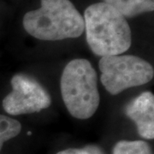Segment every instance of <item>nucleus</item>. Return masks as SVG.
I'll return each mask as SVG.
<instances>
[{
    "instance_id": "nucleus-1",
    "label": "nucleus",
    "mask_w": 154,
    "mask_h": 154,
    "mask_svg": "<svg viewBox=\"0 0 154 154\" xmlns=\"http://www.w3.org/2000/svg\"><path fill=\"white\" fill-rule=\"evenodd\" d=\"M88 44L100 57L119 55L131 45V29L125 17L111 6L97 3L84 13Z\"/></svg>"
},
{
    "instance_id": "nucleus-4",
    "label": "nucleus",
    "mask_w": 154,
    "mask_h": 154,
    "mask_svg": "<svg viewBox=\"0 0 154 154\" xmlns=\"http://www.w3.org/2000/svg\"><path fill=\"white\" fill-rule=\"evenodd\" d=\"M99 67L101 82L112 95L146 84L154 75L153 68L148 62L133 55L102 57Z\"/></svg>"
},
{
    "instance_id": "nucleus-5",
    "label": "nucleus",
    "mask_w": 154,
    "mask_h": 154,
    "mask_svg": "<svg viewBox=\"0 0 154 154\" xmlns=\"http://www.w3.org/2000/svg\"><path fill=\"white\" fill-rule=\"evenodd\" d=\"M11 93L3 100V107L10 115L35 113L51 105L49 94L31 77L16 75L11 79Z\"/></svg>"
},
{
    "instance_id": "nucleus-10",
    "label": "nucleus",
    "mask_w": 154,
    "mask_h": 154,
    "mask_svg": "<svg viewBox=\"0 0 154 154\" xmlns=\"http://www.w3.org/2000/svg\"><path fill=\"white\" fill-rule=\"evenodd\" d=\"M82 154H105L102 149L98 146H94V145L87 146L84 148H82Z\"/></svg>"
},
{
    "instance_id": "nucleus-8",
    "label": "nucleus",
    "mask_w": 154,
    "mask_h": 154,
    "mask_svg": "<svg viewBox=\"0 0 154 154\" xmlns=\"http://www.w3.org/2000/svg\"><path fill=\"white\" fill-rule=\"evenodd\" d=\"M113 154H152V151L144 140H121L115 145Z\"/></svg>"
},
{
    "instance_id": "nucleus-9",
    "label": "nucleus",
    "mask_w": 154,
    "mask_h": 154,
    "mask_svg": "<svg viewBox=\"0 0 154 154\" xmlns=\"http://www.w3.org/2000/svg\"><path fill=\"white\" fill-rule=\"evenodd\" d=\"M22 130V125L16 119L0 115V152L4 143L17 137Z\"/></svg>"
},
{
    "instance_id": "nucleus-7",
    "label": "nucleus",
    "mask_w": 154,
    "mask_h": 154,
    "mask_svg": "<svg viewBox=\"0 0 154 154\" xmlns=\"http://www.w3.org/2000/svg\"><path fill=\"white\" fill-rule=\"evenodd\" d=\"M124 17H134L154 10V0H103Z\"/></svg>"
},
{
    "instance_id": "nucleus-6",
    "label": "nucleus",
    "mask_w": 154,
    "mask_h": 154,
    "mask_svg": "<svg viewBox=\"0 0 154 154\" xmlns=\"http://www.w3.org/2000/svg\"><path fill=\"white\" fill-rule=\"evenodd\" d=\"M127 116L134 122L141 137L154 138V96L145 92L131 101L126 107Z\"/></svg>"
},
{
    "instance_id": "nucleus-11",
    "label": "nucleus",
    "mask_w": 154,
    "mask_h": 154,
    "mask_svg": "<svg viewBox=\"0 0 154 154\" xmlns=\"http://www.w3.org/2000/svg\"><path fill=\"white\" fill-rule=\"evenodd\" d=\"M82 149L78 148H69L65 149V150H63L58 152L57 154H82Z\"/></svg>"
},
{
    "instance_id": "nucleus-2",
    "label": "nucleus",
    "mask_w": 154,
    "mask_h": 154,
    "mask_svg": "<svg viewBox=\"0 0 154 154\" xmlns=\"http://www.w3.org/2000/svg\"><path fill=\"white\" fill-rule=\"evenodd\" d=\"M38 10L27 12L22 24L27 33L41 40H63L80 37L84 19L69 0H40Z\"/></svg>"
},
{
    "instance_id": "nucleus-3",
    "label": "nucleus",
    "mask_w": 154,
    "mask_h": 154,
    "mask_svg": "<svg viewBox=\"0 0 154 154\" xmlns=\"http://www.w3.org/2000/svg\"><path fill=\"white\" fill-rule=\"evenodd\" d=\"M60 85L62 98L70 115L78 119H88L94 115L100 97L97 74L89 61H70L63 71Z\"/></svg>"
}]
</instances>
